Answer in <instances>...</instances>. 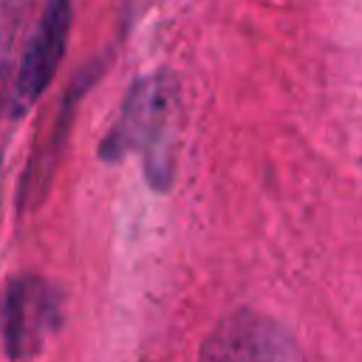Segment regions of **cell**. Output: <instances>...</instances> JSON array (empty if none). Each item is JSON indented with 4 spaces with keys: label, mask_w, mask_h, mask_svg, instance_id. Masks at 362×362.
Wrapping results in <instances>:
<instances>
[{
    "label": "cell",
    "mask_w": 362,
    "mask_h": 362,
    "mask_svg": "<svg viewBox=\"0 0 362 362\" xmlns=\"http://www.w3.org/2000/svg\"><path fill=\"white\" fill-rule=\"evenodd\" d=\"M71 0H45L40 23L23 51L17 82H14V110L25 113L51 85L71 31Z\"/></svg>",
    "instance_id": "cell-3"
},
{
    "label": "cell",
    "mask_w": 362,
    "mask_h": 362,
    "mask_svg": "<svg viewBox=\"0 0 362 362\" xmlns=\"http://www.w3.org/2000/svg\"><path fill=\"white\" fill-rule=\"evenodd\" d=\"M198 362H288V342L272 320L235 311L204 339Z\"/></svg>",
    "instance_id": "cell-4"
},
{
    "label": "cell",
    "mask_w": 362,
    "mask_h": 362,
    "mask_svg": "<svg viewBox=\"0 0 362 362\" xmlns=\"http://www.w3.org/2000/svg\"><path fill=\"white\" fill-rule=\"evenodd\" d=\"M175 105L178 85L170 71L158 68L133 79L116 122L99 144L102 161L113 164L141 153L147 184L167 192L175 178Z\"/></svg>",
    "instance_id": "cell-1"
},
{
    "label": "cell",
    "mask_w": 362,
    "mask_h": 362,
    "mask_svg": "<svg viewBox=\"0 0 362 362\" xmlns=\"http://www.w3.org/2000/svg\"><path fill=\"white\" fill-rule=\"evenodd\" d=\"M99 71H102V62L93 65L90 71H82V74L74 79L71 90L65 93V99H62V105H59V110H57V119H54V124H51L45 141H40L37 150L31 153L25 178H23V184H20V206L34 209V206L45 198V192H48V187H51V178H54V173H57V164H59V158H62L65 136L71 133V122H74L76 105H79L82 93L96 82Z\"/></svg>",
    "instance_id": "cell-5"
},
{
    "label": "cell",
    "mask_w": 362,
    "mask_h": 362,
    "mask_svg": "<svg viewBox=\"0 0 362 362\" xmlns=\"http://www.w3.org/2000/svg\"><path fill=\"white\" fill-rule=\"evenodd\" d=\"M62 322V297L40 274H14L0 300V339L14 362L37 356Z\"/></svg>",
    "instance_id": "cell-2"
}]
</instances>
